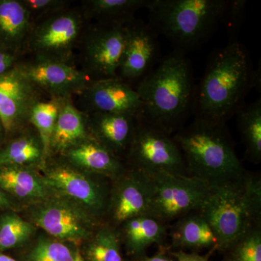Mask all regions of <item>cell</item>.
<instances>
[{
	"instance_id": "cell-21",
	"label": "cell",
	"mask_w": 261,
	"mask_h": 261,
	"mask_svg": "<svg viewBox=\"0 0 261 261\" xmlns=\"http://www.w3.org/2000/svg\"><path fill=\"white\" fill-rule=\"evenodd\" d=\"M170 237L176 247L187 248L217 247L214 230L198 212L189 214L176 220L171 228Z\"/></svg>"
},
{
	"instance_id": "cell-29",
	"label": "cell",
	"mask_w": 261,
	"mask_h": 261,
	"mask_svg": "<svg viewBox=\"0 0 261 261\" xmlns=\"http://www.w3.org/2000/svg\"><path fill=\"white\" fill-rule=\"evenodd\" d=\"M119 235L112 228L97 233L87 251L89 261H123L120 252Z\"/></svg>"
},
{
	"instance_id": "cell-32",
	"label": "cell",
	"mask_w": 261,
	"mask_h": 261,
	"mask_svg": "<svg viewBox=\"0 0 261 261\" xmlns=\"http://www.w3.org/2000/svg\"><path fill=\"white\" fill-rule=\"evenodd\" d=\"M246 4L245 0H226L221 23L226 27L228 42L238 41L239 34L245 20Z\"/></svg>"
},
{
	"instance_id": "cell-2",
	"label": "cell",
	"mask_w": 261,
	"mask_h": 261,
	"mask_svg": "<svg viewBox=\"0 0 261 261\" xmlns=\"http://www.w3.org/2000/svg\"><path fill=\"white\" fill-rule=\"evenodd\" d=\"M195 89L191 60L176 50L161 58L135 87L144 116L171 135L192 116Z\"/></svg>"
},
{
	"instance_id": "cell-16",
	"label": "cell",
	"mask_w": 261,
	"mask_h": 261,
	"mask_svg": "<svg viewBox=\"0 0 261 261\" xmlns=\"http://www.w3.org/2000/svg\"><path fill=\"white\" fill-rule=\"evenodd\" d=\"M140 115L88 113L89 129L93 132L94 140L117 156L129 147Z\"/></svg>"
},
{
	"instance_id": "cell-14",
	"label": "cell",
	"mask_w": 261,
	"mask_h": 261,
	"mask_svg": "<svg viewBox=\"0 0 261 261\" xmlns=\"http://www.w3.org/2000/svg\"><path fill=\"white\" fill-rule=\"evenodd\" d=\"M36 224L48 233L73 243H80L90 235V223L85 215L63 202L44 206L36 215Z\"/></svg>"
},
{
	"instance_id": "cell-20",
	"label": "cell",
	"mask_w": 261,
	"mask_h": 261,
	"mask_svg": "<svg viewBox=\"0 0 261 261\" xmlns=\"http://www.w3.org/2000/svg\"><path fill=\"white\" fill-rule=\"evenodd\" d=\"M65 153L75 166L99 174L116 177L123 173V166L117 156L92 137L68 149Z\"/></svg>"
},
{
	"instance_id": "cell-35",
	"label": "cell",
	"mask_w": 261,
	"mask_h": 261,
	"mask_svg": "<svg viewBox=\"0 0 261 261\" xmlns=\"http://www.w3.org/2000/svg\"><path fill=\"white\" fill-rule=\"evenodd\" d=\"M173 255L178 261H208L206 257L200 255L181 251L173 252Z\"/></svg>"
},
{
	"instance_id": "cell-17",
	"label": "cell",
	"mask_w": 261,
	"mask_h": 261,
	"mask_svg": "<svg viewBox=\"0 0 261 261\" xmlns=\"http://www.w3.org/2000/svg\"><path fill=\"white\" fill-rule=\"evenodd\" d=\"M45 181L49 186L84 202L92 210L99 211L104 207L106 201L101 187L68 166L48 170Z\"/></svg>"
},
{
	"instance_id": "cell-28",
	"label": "cell",
	"mask_w": 261,
	"mask_h": 261,
	"mask_svg": "<svg viewBox=\"0 0 261 261\" xmlns=\"http://www.w3.org/2000/svg\"><path fill=\"white\" fill-rule=\"evenodd\" d=\"M34 226L15 214L0 218V251L18 246L30 238Z\"/></svg>"
},
{
	"instance_id": "cell-38",
	"label": "cell",
	"mask_w": 261,
	"mask_h": 261,
	"mask_svg": "<svg viewBox=\"0 0 261 261\" xmlns=\"http://www.w3.org/2000/svg\"><path fill=\"white\" fill-rule=\"evenodd\" d=\"M0 261H17L13 257L8 256V255H5V254L2 253L0 251Z\"/></svg>"
},
{
	"instance_id": "cell-27",
	"label": "cell",
	"mask_w": 261,
	"mask_h": 261,
	"mask_svg": "<svg viewBox=\"0 0 261 261\" xmlns=\"http://www.w3.org/2000/svg\"><path fill=\"white\" fill-rule=\"evenodd\" d=\"M63 99L51 97L49 100H40L31 112L29 124L34 127L42 142L44 160L49 154L51 135Z\"/></svg>"
},
{
	"instance_id": "cell-30",
	"label": "cell",
	"mask_w": 261,
	"mask_h": 261,
	"mask_svg": "<svg viewBox=\"0 0 261 261\" xmlns=\"http://www.w3.org/2000/svg\"><path fill=\"white\" fill-rule=\"evenodd\" d=\"M231 261H261V228H252L229 247Z\"/></svg>"
},
{
	"instance_id": "cell-11",
	"label": "cell",
	"mask_w": 261,
	"mask_h": 261,
	"mask_svg": "<svg viewBox=\"0 0 261 261\" xmlns=\"http://www.w3.org/2000/svg\"><path fill=\"white\" fill-rule=\"evenodd\" d=\"M41 90L19 65L0 75V118L6 135L29 124L31 112L39 101Z\"/></svg>"
},
{
	"instance_id": "cell-4",
	"label": "cell",
	"mask_w": 261,
	"mask_h": 261,
	"mask_svg": "<svg viewBox=\"0 0 261 261\" xmlns=\"http://www.w3.org/2000/svg\"><path fill=\"white\" fill-rule=\"evenodd\" d=\"M199 214L217 238V247L228 250L254 228L260 227L261 181L252 173L211 187Z\"/></svg>"
},
{
	"instance_id": "cell-3",
	"label": "cell",
	"mask_w": 261,
	"mask_h": 261,
	"mask_svg": "<svg viewBox=\"0 0 261 261\" xmlns=\"http://www.w3.org/2000/svg\"><path fill=\"white\" fill-rule=\"evenodd\" d=\"M173 137L181 151L188 176L214 187L239 179L247 172L237 155L226 125L194 118Z\"/></svg>"
},
{
	"instance_id": "cell-18",
	"label": "cell",
	"mask_w": 261,
	"mask_h": 261,
	"mask_svg": "<svg viewBox=\"0 0 261 261\" xmlns=\"http://www.w3.org/2000/svg\"><path fill=\"white\" fill-rule=\"evenodd\" d=\"M33 23L21 0H0V48L20 56Z\"/></svg>"
},
{
	"instance_id": "cell-12",
	"label": "cell",
	"mask_w": 261,
	"mask_h": 261,
	"mask_svg": "<svg viewBox=\"0 0 261 261\" xmlns=\"http://www.w3.org/2000/svg\"><path fill=\"white\" fill-rule=\"evenodd\" d=\"M33 83L51 97L68 98L81 94L90 83L89 75L71 63L35 57L29 63H19Z\"/></svg>"
},
{
	"instance_id": "cell-9",
	"label": "cell",
	"mask_w": 261,
	"mask_h": 261,
	"mask_svg": "<svg viewBox=\"0 0 261 261\" xmlns=\"http://www.w3.org/2000/svg\"><path fill=\"white\" fill-rule=\"evenodd\" d=\"M126 38V24L97 23L86 32L84 73L92 81L118 78Z\"/></svg>"
},
{
	"instance_id": "cell-39",
	"label": "cell",
	"mask_w": 261,
	"mask_h": 261,
	"mask_svg": "<svg viewBox=\"0 0 261 261\" xmlns=\"http://www.w3.org/2000/svg\"><path fill=\"white\" fill-rule=\"evenodd\" d=\"M5 135H6V133H5L4 126H3V121H2L1 118H0V142Z\"/></svg>"
},
{
	"instance_id": "cell-10",
	"label": "cell",
	"mask_w": 261,
	"mask_h": 261,
	"mask_svg": "<svg viewBox=\"0 0 261 261\" xmlns=\"http://www.w3.org/2000/svg\"><path fill=\"white\" fill-rule=\"evenodd\" d=\"M159 34L149 23L134 18L126 23V38L118 78L134 87L161 61Z\"/></svg>"
},
{
	"instance_id": "cell-40",
	"label": "cell",
	"mask_w": 261,
	"mask_h": 261,
	"mask_svg": "<svg viewBox=\"0 0 261 261\" xmlns=\"http://www.w3.org/2000/svg\"><path fill=\"white\" fill-rule=\"evenodd\" d=\"M73 261H84L83 257L81 255L80 252H77L74 255V260Z\"/></svg>"
},
{
	"instance_id": "cell-13",
	"label": "cell",
	"mask_w": 261,
	"mask_h": 261,
	"mask_svg": "<svg viewBox=\"0 0 261 261\" xmlns=\"http://www.w3.org/2000/svg\"><path fill=\"white\" fill-rule=\"evenodd\" d=\"M88 113L140 115L143 106L135 87L119 78L91 81L80 94Z\"/></svg>"
},
{
	"instance_id": "cell-22",
	"label": "cell",
	"mask_w": 261,
	"mask_h": 261,
	"mask_svg": "<svg viewBox=\"0 0 261 261\" xmlns=\"http://www.w3.org/2000/svg\"><path fill=\"white\" fill-rule=\"evenodd\" d=\"M235 116L245 145V157L258 164L261 161V98L245 102Z\"/></svg>"
},
{
	"instance_id": "cell-34",
	"label": "cell",
	"mask_w": 261,
	"mask_h": 261,
	"mask_svg": "<svg viewBox=\"0 0 261 261\" xmlns=\"http://www.w3.org/2000/svg\"><path fill=\"white\" fill-rule=\"evenodd\" d=\"M19 55L0 48V75L12 69L18 63Z\"/></svg>"
},
{
	"instance_id": "cell-24",
	"label": "cell",
	"mask_w": 261,
	"mask_h": 261,
	"mask_svg": "<svg viewBox=\"0 0 261 261\" xmlns=\"http://www.w3.org/2000/svg\"><path fill=\"white\" fill-rule=\"evenodd\" d=\"M149 0H89L84 2L86 14L98 23L126 24L135 18L139 10L146 8Z\"/></svg>"
},
{
	"instance_id": "cell-6",
	"label": "cell",
	"mask_w": 261,
	"mask_h": 261,
	"mask_svg": "<svg viewBox=\"0 0 261 261\" xmlns=\"http://www.w3.org/2000/svg\"><path fill=\"white\" fill-rule=\"evenodd\" d=\"M134 170L149 176L160 174L187 175L181 151L173 135L141 113L129 147Z\"/></svg>"
},
{
	"instance_id": "cell-5",
	"label": "cell",
	"mask_w": 261,
	"mask_h": 261,
	"mask_svg": "<svg viewBox=\"0 0 261 261\" xmlns=\"http://www.w3.org/2000/svg\"><path fill=\"white\" fill-rule=\"evenodd\" d=\"M226 0H149V25L173 50L200 49L221 24Z\"/></svg>"
},
{
	"instance_id": "cell-25",
	"label": "cell",
	"mask_w": 261,
	"mask_h": 261,
	"mask_svg": "<svg viewBox=\"0 0 261 261\" xmlns=\"http://www.w3.org/2000/svg\"><path fill=\"white\" fill-rule=\"evenodd\" d=\"M0 187L7 193L20 198H39L46 194L42 182L23 166L0 168Z\"/></svg>"
},
{
	"instance_id": "cell-19",
	"label": "cell",
	"mask_w": 261,
	"mask_h": 261,
	"mask_svg": "<svg viewBox=\"0 0 261 261\" xmlns=\"http://www.w3.org/2000/svg\"><path fill=\"white\" fill-rule=\"evenodd\" d=\"M87 113L75 107L71 97L64 98L51 135V151L65 152L89 138Z\"/></svg>"
},
{
	"instance_id": "cell-33",
	"label": "cell",
	"mask_w": 261,
	"mask_h": 261,
	"mask_svg": "<svg viewBox=\"0 0 261 261\" xmlns=\"http://www.w3.org/2000/svg\"><path fill=\"white\" fill-rule=\"evenodd\" d=\"M21 2L32 17L33 23L34 19L42 18L65 9L69 4V2L65 0H21Z\"/></svg>"
},
{
	"instance_id": "cell-37",
	"label": "cell",
	"mask_w": 261,
	"mask_h": 261,
	"mask_svg": "<svg viewBox=\"0 0 261 261\" xmlns=\"http://www.w3.org/2000/svg\"><path fill=\"white\" fill-rule=\"evenodd\" d=\"M140 261H171V260L166 255L159 254V255H155V256L147 257V258Z\"/></svg>"
},
{
	"instance_id": "cell-36",
	"label": "cell",
	"mask_w": 261,
	"mask_h": 261,
	"mask_svg": "<svg viewBox=\"0 0 261 261\" xmlns=\"http://www.w3.org/2000/svg\"><path fill=\"white\" fill-rule=\"evenodd\" d=\"M253 89H256L257 92H259L260 94L261 90V68L260 63L259 67L255 68L254 70V78H253Z\"/></svg>"
},
{
	"instance_id": "cell-23",
	"label": "cell",
	"mask_w": 261,
	"mask_h": 261,
	"mask_svg": "<svg viewBox=\"0 0 261 261\" xmlns=\"http://www.w3.org/2000/svg\"><path fill=\"white\" fill-rule=\"evenodd\" d=\"M124 236L130 251L139 253L167 237L166 224L152 216H137L123 223Z\"/></svg>"
},
{
	"instance_id": "cell-31",
	"label": "cell",
	"mask_w": 261,
	"mask_h": 261,
	"mask_svg": "<svg viewBox=\"0 0 261 261\" xmlns=\"http://www.w3.org/2000/svg\"><path fill=\"white\" fill-rule=\"evenodd\" d=\"M69 248L58 242L41 240L29 255V261H73Z\"/></svg>"
},
{
	"instance_id": "cell-1",
	"label": "cell",
	"mask_w": 261,
	"mask_h": 261,
	"mask_svg": "<svg viewBox=\"0 0 261 261\" xmlns=\"http://www.w3.org/2000/svg\"><path fill=\"white\" fill-rule=\"evenodd\" d=\"M254 70L250 53L239 41L215 49L195 84L194 118L226 125L253 89Z\"/></svg>"
},
{
	"instance_id": "cell-8",
	"label": "cell",
	"mask_w": 261,
	"mask_h": 261,
	"mask_svg": "<svg viewBox=\"0 0 261 261\" xmlns=\"http://www.w3.org/2000/svg\"><path fill=\"white\" fill-rule=\"evenodd\" d=\"M33 23L25 47L34 57L70 63L73 49L82 36L83 15L65 8Z\"/></svg>"
},
{
	"instance_id": "cell-7",
	"label": "cell",
	"mask_w": 261,
	"mask_h": 261,
	"mask_svg": "<svg viewBox=\"0 0 261 261\" xmlns=\"http://www.w3.org/2000/svg\"><path fill=\"white\" fill-rule=\"evenodd\" d=\"M152 195L148 216L167 224L191 213L198 212L211 186L188 175L149 176Z\"/></svg>"
},
{
	"instance_id": "cell-15",
	"label": "cell",
	"mask_w": 261,
	"mask_h": 261,
	"mask_svg": "<svg viewBox=\"0 0 261 261\" xmlns=\"http://www.w3.org/2000/svg\"><path fill=\"white\" fill-rule=\"evenodd\" d=\"M152 182L145 173L134 170L117 187L113 202V218L123 224L132 218L149 214Z\"/></svg>"
},
{
	"instance_id": "cell-26",
	"label": "cell",
	"mask_w": 261,
	"mask_h": 261,
	"mask_svg": "<svg viewBox=\"0 0 261 261\" xmlns=\"http://www.w3.org/2000/svg\"><path fill=\"white\" fill-rule=\"evenodd\" d=\"M44 160L39 135L23 134L0 147V168L23 166Z\"/></svg>"
}]
</instances>
